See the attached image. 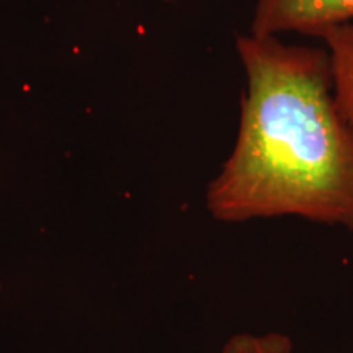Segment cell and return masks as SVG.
<instances>
[{"label": "cell", "instance_id": "obj_1", "mask_svg": "<svg viewBox=\"0 0 353 353\" xmlns=\"http://www.w3.org/2000/svg\"><path fill=\"white\" fill-rule=\"evenodd\" d=\"M236 143L208 185L221 223L303 218L353 231V126L339 112L325 50L247 33Z\"/></svg>", "mask_w": 353, "mask_h": 353}, {"label": "cell", "instance_id": "obj_2", "mask_svg": "<svg viewBox=\"0 0 353 353\" xmlns=\"http://www.w3.org/2000/svg\"><path fill=\"white\" fill-rule=\"evenodd\" d=\"M353 21V0H257L250 32L257 37L303 33L319 37L324 30Z\"/></svg>", "mask_w": 353, "mask_h": 353}, {"label": "cell", "instance_id": "obj_3", "mask_svg": "<svg viewBox=\"0 0 353 353\" xmlns=\"http://www.w3.org/2000/svg\"><path fill=\"white\" fill-rule=\"evenodd\" d=\"M317 38L324 41L330 59L335 103L353 126V21L324 30Z\"/></svg>", "mask_w": 353, "mask_h": 353}, {"label": "cell", "instance_id": "obj_4", "mask_svg": "<svg viewBox=\"0 0 353 353\" xmlns=\"http://www.w3.org/2000/svg\"><path fill=\"white\" fill-rule=\"evenodd\" d=\"M221 353H293V341L283 332L232 335Z\"/></svg>", "mask_w": 353, "mask_h": 353}]
</instances>
